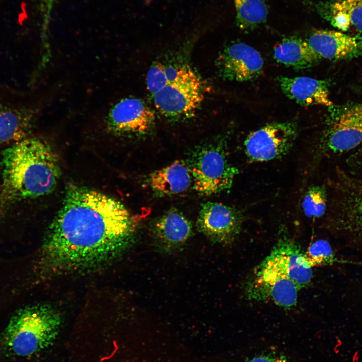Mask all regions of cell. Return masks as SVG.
Instances as JSON below:
<instances>
[{
  "instance_id": "1",
  "label": "cell",
  "mask_w": 362,
  "mask_h": 362,
  "mask_svg": "<svg viewBox=\"0 0 362 362\" xmlns=\"http://www.w3.org/2000/svg\"><path fill=\"white\" fill-rule=\"evenodd\" d=\"M42 249L44 268L52 272L107 261L133 241L135 221L119 201L100 192L69 184Z\"/></svg>"
},
{
  "instance_id": "2",
  "label": "cell",
  "mask_w": 362,
  "mask_h": 362,
  "mask_svg": "<svg viewBox=\"0 0 362 362\" xmlns=\"http://www.w3.org/2000/svg\"><path fill=\"white\" fill-rule=\"evenodd\" d=\"M0 211L23 200L47 195L60 176L56 154L45 142L26 137L2 153Z\"/></svg>"
},
{
  "instance_id": "3",
  "label": "cell",
  "mask_w": 362,
  "mask_h": 362,
  "mask_svg": "<svg viewBox=\"0 0 362 362\" xmlns=\"http://www.w3.org/2000/svg\"><path fill=\"white\" fill-rule=\"evenodd\" d=\"M62 318L44 304L27 306L12 316L0 338L3 350L11 355L28 357L51 346L58 336Z\"/></svg>"
},
{
  "instance_id": "4",
  "label": "cell",
  "mask_w": 362,
  "mask_h": 362,
  "mask_svg": "<svg viewBox=\"0 0 362 362\" xmlns=\"http://www.w3.org/2000/svg\"><path fill=\"white\" fill-rule=\"evenodd\" d=\"M186 162L194 189L204 195L229 189L239 173L238 169L229 162L222 144H210L196 149Z\"/></svg>"
},
{
  "instance_id": "5",
  "label": "cell",
  "mask_w": 362,
  "mask_h": 362,
  "mask_svg": "<svg viewBox=\"0 0 362 362\" xmlns=\"http://www.w3.org/2000/svg\"><path fill=\"white\" fill-rule=\"evenodd\" d=\"M200 79L189 67L181 66L177 77L153 95L154 105L162 114L172 118L190 116L203 99Z\"/></svg>"
},
{
  "instance_id": "6",
  "label": "cell",
  "mask_w": 362,
  "mask_h": 362,
  "mask_svg": "<svg viewBox=\"0 0 362 362\" xmlns=\"http://www.w3.org/2000/svg\"><path fill=\"white\" fill-rule=\"evenodd\" d=\"M297 135L293 122H273L252 132L246 138L245 153L252 162L281 158L292 147Z\"/></svg>"
},
{
  "instance_id": "7",
  "label": "cell",
  "mask_w": 362,
  "mask_h": 362,
  "mask_svg": "<svg viewBox=\"0 0 362 362\" xmlns=\"http://www.w3.org/2000/svg\"><path fill=\"white\" fill-rule=\"evenodd\" d=\"M300 289L288 277L261 263L247 281L246 293L250 300L288 309L296 305Z\"/></svg>"
},
{
  "instance_id": "8",
  "label": "cell",
  "mask_w": 362,
  "mask_h": 362,
  "mask_svg": "<svg viewBox=\"0 0 362 362\" xmlns=\"http://www.w3.org/2000/svg\"><path fill=\"white\" fill-rule=\"evenodd\" d=\"M323 142L334 152L351 150L362 143V102L332 112Z\"/></svg>"
},
{
  "instance_id": "9",
  "label": "cell",
  "mask_w": 362,
  "mask_h": 362,
  "mask_svg": "<svg viewBox=\"0 0 362 362\" xmlns=\"http://www.w3.org/2000/svg\"><path fill=\"white\" fill-rule=\"evenodd\" d=\"M243 222L237 209L220 203L202 205L196 226L198 230L214 243L228 244L239 235Z\"/></svg>"
},
{
  "instance_id": "10",
  "label": "cell",
  "mask_w": 362,
  "mask_h": 362,
  "mask_svg": "<svg viewBox=\"0 0 362 362\" xmlns=\"http://www.w3.org/2000/svg\"><path fill=\"white\" fill-rule=\"evenodd\" d=\"M217 61L223 77L239 82L257 78L262 73L264 66L259 52L242 42L235 43L226 47Z\"/></svg>"
},
{
  "instance_id": "11",
  "label": "cell",
  "mask_w": 362,
  "mask_h": 362,
  "mask_svg": "<svg viewBox=\"0 0 362 362\" xmlns=\"http://www.w3.org/2000/svg\"><path fill=\"white\" fill-rule=\"evenodd\" d=\"M285 275L301 289L309 285L312 270L300 245L284 237L274 246L270 254L261 262Z\"/></svg>"
},
{
  "instance_id": "12",
  "label": "cell",
  "mask_w": 362,
  "mask_h": 362,
  "mask_svg": "<svg viewBox=\"0 0 362 362\" xmlns=\"http://www.w3.org/2000/svg\"><path fill=\"white\" fill-rule=\"evenodd\" d=\"M155 120L153 111L141 100L126 98L110 110L108 117L109 127L121 134H142L152 126Z\"/></svg>"
},
{
  "instance_id": "13",
  "label": "cell",
  "mask_w": 362,
  "mask_h": 362,
  "mask_svg": "<svg viewBox=\"0 0 362 362\" xmlns=\"http://www.w3.org/2000/svg\"><path fill=\"white\" fill-rule=\"evenodd\" d=\"M306 41L321 59H349L362 55V38L341 32L317 30Z\"/></svg>"
},
{
  "instance_id": "14",
  "label": "cell",
  "mask_w": 362,
  "mask_h": 362,
  "mask_svg": "<svg viewBox=\"0 0 362 362\" xmlns=\"http://www.w3.org/2000/svg\"><path fill=\"white\" fill-rule=\"evenodd\" d=\"M152 232L156 247L165 253L181 249L193 234L191 222L176 209L158 218L153 224Z\"/></svg>"
},
{
  "instance_id": "15",
  "label": "cell",
  "mask_w": 362,
  "mask_h": 362,
  "mask_svg": "<svg viewBox=\"0 0 362 362\" xmlns=\"http://www.w3.org/2000/svg\"><path fill=\"white\" fill-rule=\"evenodd\" d=\"M34 113L20 104L0 100V145H11L28 137Z\"/></svg>"
},
{
  "instance_id": "16",
  "label": "cell",
  "mask_w": 362,
  "mask_h": 362,
  "mask_svg": "<svg viewBox=\"0 0 362 362\" xmlns=\"http://www.w3.org/2000/svg\"><path fill=\"white\" fill-rule=\"evenodd\" d=\"M277 80L284 94L302 106H332L328 83L325 80L305 76L294 78L280 76Z\"/></svg>"
},
{
  "instance_id": "17",
  "label": "cell",
  "mask_w": 362,
  "mask_h": 362,
  "mask_svg": "<svg viewBox=\"0 0 362 362\" xmlns=\"http://www.w3.org/2000/svg\"><path fill=\"white\" fill-rule=\"evenodd\" d=\"M274 57L277 62L296 70L311 68L321 60L306 40L295 37L285 38L277 44Z\"/></svg>"
},
{
  "instance_id": "18",
  "label": "cell",
  "mask_w": 362,
  "mask_h": 362,
  "mask_svg": "<svg viewBox=\"0 0 362 362\" xmlns=\"http://www.w3.org/2000/svg\"><path fill=\"white\" fill-rule=\"evenodd\" d=\"M149 181L156 193L171 195L186 191L191 184L192 178L187 162L178 160L152 172Z\"/></svg>"
},
{
  "instance_id": "19",
  "label": "cell",
  "mask_w": 362,
  "mask_h": 362,
  "mask_svg": "<svg viewBox=\"0 0 362 362\" xmlns=\"http://www.w3.org/2000/svg\"><path fill=\"white\" fill-rule=\"evenodd\" d=\"M330 21L335 28L347 31L351 27L362 32V0H337L330 7Z\"/></svg>"
},
{
  "instance_id": "20",
  "label": "cell",
  "mask_w": 362,
  "mask_h": 362,
  "mask_svg": "<svg viewBox=\"0 0 362 362\" xmlns=\"http://www.w3.org/2000/svg\"><path fill=\"white\" fill-rule=\"evenodd\" d=\"M238 26L244 31L253 29L264 22L268 10L263 0H234Z\"/></svg>"
},
{
  "instance_id": "21",
  "label": "cell",
  "mask_w": 362,
  "mask_h": 362,
  "mask_svg": "<svg viewBox=\"0 0 362 362\" xmlns=\"http://www.w3.org/2000/svg\"><path fill=\"white\" fill-rule=\"evenodd\" d=\"M326 197L325 189L320 186H312L306 191L302 202L305 215L309 218L322 216L326 210Z\"/></svg>"
},
{
  "instance_id": "22",
  "label": "cell",
  "mask_w": 362,
  "mask_h": 362,
  "mask_svg": "<svg viewBox=\"0 0 362 362\" xmlns=\"http://www.w3.org/2000/svg\"><path fill=\"white\" fill-rule=\"evenodd\" d=\"M306 261L311 267L331 265L336 261L330 244L321 239L312 244L304 253Z\"/></svg>"
},
{
  "instance_id": "23",
  "label": "cell",
  "mask_w": 362,
  "mask_h": 362,
  "mask_svg": "<svg viewBox=\"0 0 362 362\" xmlns=\"http://www.w3.org/2000/svg\"><path fill=\"white\" fill-rule=\"evenodd\" d=\"M167 84L165 66L157 62L149 69L146 75V86L148 90L153 96Z\"/></svg>"
},
{
  "instance_id": "24",
  "label": "cell",
  "mask_w": 362,
  "mask_h": 362,
  "mask_svg": "<svg viewBox=\"0 0 362 362\" xmlns=\"http://www.w3.org/2000/svg\"><path fill=\"white\" fill-rule=\"evenodd\" d=\"M245 362H292L285 355L275 352H267L255 355Z\"/></svg>"
}]
</instances>
